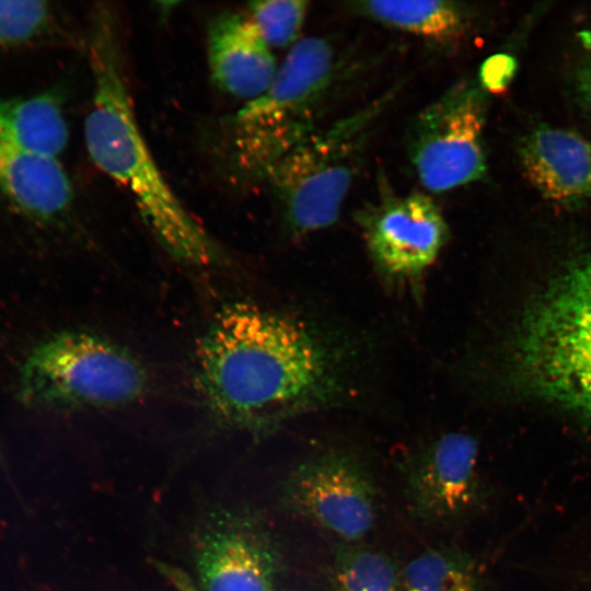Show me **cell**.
Returning <instances> with one entry per match:
<instances>
[{
	"instance_id": "obj_3",
	"label": "cell",
	"mask_w": 591,
	"mask_h": 591,
	"mask_svg": "<svg viewBox=\"0 0 591 591\" xmlns=\"http://www.w3.org/2000/svg\"><path fill=\"white\" fill-rule=\"evenodd\" d=\"M337 73L332 44L318 36L298 40L268 89L222 124L220 154L233 179L266 182L270 171L314 128L320 104Z\"/></svg>"
},
{
	"instance_id": "obj_17",
	"label": "cell",
	"mask_w": 591,
	"mask_h": 591,
	"mask_svg": "<svg viewBox=\"0 0 591 591\" xmlns=\"http://www.w3.org/2000/svg\"><path fill=\"white\" fill-rule=\"evenodd\" d=\"M403 591H486L476 559L462 547L439 543L402 567Z\"/></svg>"
},
{
	"instance_id": "obj_24",
	"label": "cell",
	"mask_w": 591,
	"mask_h": 591,
	"mask_svg": "<svg viewBox=\"0 0 591 591\" xmlns=\"http://www.w3.org/2000/svg\"><path fill=\"white\" fill-rule=\"evenodd\" d=\"M2 451H1V445H0V462L2 461Z\"/></svg>"
},
{
	"instance_id": "obj_13",
	"label": "cell",
	"mask_w": 591,
	"mask_h": 591,
	"mask_svg": "<svg viewBox=\"0 0 591 591\" xmlns=\"http://www.w3.org/2000/svg\"><path fill=\"white\" fill-rule=\"evenodd\" d=\"M520 159L548 200L575 206L591 199V143L570 130L542 126L526 135Z\"/></svg>"
},
{
	"instance_id": "obj_5",
	"label": "cell",
	"mask_w": 591,
	"mask_h": 591,
	"mask_svg": "<svg viewBox=\"0 0 591 591\" xmlns=\"http://www.w3.org/2000/svg\"><path fill=\"white\" fill-rule=\"evenodd\" d=\"M396 90L324 129H315L270 171L266 182L291 233L305 235L338 219L369 138Z\"/></svg>"
},
{
	"instance_id": "obj_18",
	"label": "cell",
	"mask_w": 591,
	"mask_h": 591,
	"mask_svg": "<svg viewBox=\"0 0 591 591\" xmlns=\"http://www.w3.org/2000/svg\"><path fill=\"white\" fill-rule=\"evenodd\" d=\"M332 591H403L402 568L385 552L362 543L335 542Z\"/></svg>"
},
{
	"instance_id": "obj_15",
	"label": "cell",
	"mask_w": 591,
	"mask_h": 591,
	"mask_svg": "<svg viewBox=\"0 0 591 591\" xmlns=\"http://www.w3.org/2000/svg\"><path fill=\"white\" fill-rule=\"evenodd\" d=\"M69 138L67 121L56 95L0 97V144L57 158Z\"/></svg>"
},
{
	"instance_id": "obj_22",
	"label": "cell",
	"mask_w": 591,
	"mask_h": 591,
	"mask_svg": "<svg viewBox=\"0 0 591 591\" xmlns=\"http://www.w3.org/2000/svg\"><path fill=\"white\" fill-rule=\"evenodd\" d=\"M578 88L584 104L591 113V62L581 70L578 79Z\"/></svg>"
},
{
	"instance_id": "obj_21",
	"label": "cell",
	"mask_w": 591,
	"mask_h": 591,
	"mask_svg": "<svg viewBox=\"0 0 591 591\" xmlns=\"http://www.w3.org/2000/svg\"><path fill=\"white\" fill-rule=\"evenodd\" d=\"M511 69V59L506 56H496L487 60L482 70L485 89H501L510 78Z\"/></svg>"
},
{
	"instance_id": "obj_25",
	"label": "cell",
	"mask_w": 591,
	"mask_h": 591,
	"mask_svg": "<svg viewBox=\"0 0 591 591\" xmlns=\"http://www.w3.org/2000/svg\"><path fill=\"white\" fill-rule=\"evenodd\" d=\"M274 591H283V590H278V589H276V590H274Z\"/></svg>"
},
{
	"instance_id": "obj_4",
	"label": "cell",
	"mask_w": 591,
	"mask_h": 591,
	"mask_svg": "<svg viewBox=\"0 0 591 591\" xmlns=\"http://www.w3.org/2000/svg\"><path fill=\"white\" fill-rule=\"evenodd\" d=\"M515 362L540 396L591 418V255L558 274L532 302Z\"/></svg>"
},
{
	"instance_id": "obj_8",
	"label": "cell",
	"mask_w": 591,
	"mask_h": 591,
	"mask_svg": "<svg viewBox=\"0 0 591 591\" xmlns=\"http://www.w3.org/2000/svg\"><path fill=\"white\" fill-rule=\"evenodd\" d=\"M188 551L201 591H274L285 570L275 533L250 507L202 512L190 530Z\"/></svg>"
},
{
	"instance_id": "obj_19",
	"label": "cell",
	"mask_w": 591,
	"mask_h": 591,
	"mask_svg": "<svg viewBox=\"0 0 591 591\" xmlns=\"http://www.w3.org/2000/svg\"><path fill=\"white\" fill-rule=\"evenodd\" d=\"M308 4L301 0L253 1L245 13L270 48H283L298 42Z\"/></svg>"
},
{
	"instance_id": "obj_14",
	"label": "cell",
	"mask_w": 591,
	"mask_h": 591,
	"mask_svg": "<svg viewBox=\"0 0 591 591\" xmlns=\"http://www.w3.org/2000/svg\"><path fill=\"white\" fill-rule=\"evenodd\" d=\"M73 189L57 158L0 144V201L22 216L49 221L70 207Z\"/></svg>"
},
{
	"instance_id": "obj_7",
	"label": "cell",
	"mask_w": 591,
	"mask_h": 591,
	"mask_svg": "<svg viewBox=\"0 0 591 591\" xmlns=\"http://www.w3.org/2000/svg\"><path fill=\"white\" fill-rule=\"evenodd\" d=\"M277 502L291 517L322 529L340 543H362L375 528L379 493L366 459L331 448L304 459L280 480Z\"/></svg>"
},
{
	"instance_id": "obj_1",
	"label": "cell",
	"mask_w": 591,
	"mask_h": 591,
	"mask_svg": "<svg viewBox=\"0 0 591 591\" xmlns=\"http://www.w3.org/2000/svg\"><path fill=\"white\" fill-rule=\"evenodd\" d=\"M345 359L313 325L239 302L224 306L199 341L198 384L224 424L267 431L339 402Z\"/></svg>"
},
{
	"instance_id": "obj_12",
	"label": "cell",
	"mask_w": 591,
	"mask_h": 591,
	"mask_svg": "<svg viewBox=\"0 0 591 591\" xmlns=\"http://www.w3.org/2000/svg\"><path fill=\"white\" fill-rule=\"evenodd\" d=\"M211 78L224 92L245 102L263 94L278 66L271 48L245 12L217 15L208 31Z\"/></svg>"
},
{
	"instance_id": "obj_20",
	"label": "cell",
	"mask_w": 591,
	"mask_h": 591,
	"mask_svg": "<svg viewBox=\"0 0 591 591\" xmlns=\"http://www.w3.org/2000/svg\"><path fill=\"white\" fill-rule=\"evenodd\" d=\"M51 19L46 1H0V49L33 42L48 30Z\"/></svg>"
},
{
	"instance_id": "obj_23",
	"label": "cell",
	"mask_w": 591,
	"mask_h": 591,
	"mask_svg": "<svg viewBox=\"0 0 591 591\" xmlns=\"http://www.w3.org/2000/svg\"><path fill=\"white\" fill-rule=\"evenodd\" d=\"M588 571L580 576V581L575 584L579 591H591V566H588Z\"/></svg>"
},
{
	"instance_id": "obj_11",
	"label": "cell",
	"mask_w": 591,
	"mask_h": 591,
	"mask_svg": "<svg viewBox=\"0 0 591 591\" xmlns=\"http://www.w3.org/2000/svg\"><path fill=\"white\" fill-rule=\"evenodd\" d=\"M359 220L374 265L394 279L419 277L448 239L440 209L424 194L384 198L366 209Z\"/></svg>"
},
{
	"instance_id": "obj_10",
	"label": "cell",
	"mask_w": 591,
	"mask_h": 591,
	"mask_svg": "<svg viewBox=\"0 0 591 591\" xmlns=\"http://www.w3.org/2000/svg\"><path fill=\"white\" fill-rule=\"evenodd\" d=\"M398 468L407 513L424 529H457L483 506L478 444L468 433L450 431L431 438L409 452Z\"/></svg>"
},
{
	"instance_id": "obj_2",
	"label": "cell",
	"mask_w": 591,
	"mask_h": 591,
	"mask_svg": "<svg viewBox=\"0 0 591 591\" xmlns=\"http://www.w3.org/2000/svg\"><path fill=\"white\" fill-rule=\"evenodd\" d=\"M90 63L93 97L84 120V141L91 160L126 189L172 256L195 266L216 264L222 258V250L175 195L141 132L117 20L103 4L92 20Z\"/></svg>"
},
{
	"instance_id": "obj_9",
	"label": "cell",
	"mask_w": 591,
	"mask_h": 591,
	"mask_svg": "<svg viewBox=\"0 0 591 591\" xmlns=\"http://www.w3.org/2000/svg\"><path fill=\"white\" fill-rule=\"evenodd\" d=\"M485 93L470 81L457 82L417 115L408 153L426 189L442 193L485 175Z\"/></svg>"
},
{
	"instance_id": "obj_6",
	"label": "cell",
	"mask_w": 591,
	"mask_h": 591,
	"mask_svg": "<svg viewBox=\"0 0 591 591\" xmlns=\"http://www.w3.org/2000/svg\"><path fill=\"white\" fill-rule=\"evenodd\" d=\"M141 364L119 347L83 332H63L26 356L18 396L31 407H103L127 404L146 387Z\"/></svg>"
},
{
	"instance_id": "obj_16",
	"label": "cell",
	"mask_w": 591,
	"mask_h": 591,
	"mask_svg": "<svg viewBox=\"0 0 591 591\" xmlns=\"http://www.w3.org/2000/svg\"><path fill=\"white\" fill-rule=\"evenodd\" d=\"M360 14L440 46L460 42L467 28L466 10L453 1H359Z\"/></svg>"
}]
</instances>
